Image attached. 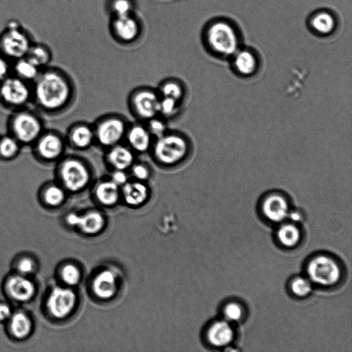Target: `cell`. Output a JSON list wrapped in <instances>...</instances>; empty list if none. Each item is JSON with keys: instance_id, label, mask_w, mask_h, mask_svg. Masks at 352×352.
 I'll use <instances>...</instances> for the list:
<instances>
[{"instance_id": "cell-1", "label": "cell", "mask_w": 352, "mask_h": 352, "mask_svg": "<svg viewBox=\"0 0 352 352\" xmlns=\"http://www.w3.org/2000/svg\"><path fill=\"white\" fill-rule=\"evenodd\" d=\"M204 42L210 52L221 58H232L240 49L241 38L236 26L230 21H212L204 31Z\"/></svg>"}, {"instance_id": "cell-2", "label": "cell", "mask_w": 352, "mask_h": 352, "mask_svg": "<svg viewBox=\"0 0 352 352\" xmlns=\"http://www.w3.org/2000/svg\"><path fill=\"white\" fill-rule=\"evenodd\" d=\"M69 88L65 78L54 72H47L38 78L36 96L38 102L47 109H56L67 100Z\"/></svg>"}, {"instance_id": "cell-3", "label": "cell", "mask_w": 352, "mask_h": 352, "mask_svg": "<svg viewBox=\"0 0 352 352\" xmlns=\"http://www.w3.org/2000/svg\"><path fill=\"white\" fill-rule=\"evenodd\" d=\"M309 280L318 285L329 287L336 285L341 278V268L333 258L320 254L311 258L306 267Z\"/></svg>"}, {"instance_id": "cell-4", "label": "cell", "mask_w": 352, "mask_h": 352, "mask_svg": "<svg viewBox=\"0 0 352 352\" xmlns=\"http://www.w3.org/2000/svg\"><path fill=\"white\" fill-rule=\"evenodd\" d=\"M31 45L26 32L16 23H10L0 35V52L12 58L25 57Z\"/></svg>"}, {"instance_id": "cell-5", "label": "cell", "mask_w": 352, "mask_h": 352, "mask_svg": "<svg viewBox=\"0 0 352 352\" xmlns=\"http://www.w3.org/2000/svg\"><path fill=\"white\" fill-rule=\"evenodd\" d=\"M155 155L163 164L171 165L182 160L188 151L185 140L178 135H162L155 145Z\"/></svg>"}, {"instance_id": "cell-6", "label": "cell", "mask_w": 352, "mask_h": 352, "mask_svg": "<svg viewBox=\"0 0 352 352\" xmlns=\"http://www.w3.org/2000/svg\"><path fill=\"white\" fill-rule=\"evenodd\" d=\"M60 175L65 186L71 191H78L88 183L89 174L86 166L76 160H68L60 166Z\"/></svg>"}, {"instance_id": "cell-7", "label": "cell", "mask_w": 352, "mask_h": 352, "mask_svg": "<svg viewBox=\"0 0 352 352\" xmlns=\"http://www.w3.org/2000/svg\"><path fill=\"white\" fill-rule=\"evenodd\" d=\"M261 208L264 217L275 223H280L286 219L289 212L288 199L280 192L266 194L262 199Z\"/></svg>"}, {"instance_id": "cell-8", "label": "cell", "mask_w": 352, "mask_h": 352, "mask_svg": "<svg viewBox=\"0 0 352 352\" xmlns=\"http://www.w3.org/2000/svg\"><path fill=\"white\" fill-rule=\"evenodd\" d=\"M76 296L69 288L56 287L50 293L47 305L50 314L57 318L67 316L76 305Z\"/></svg>"}, {"instance_id": "cell-9", "label": "cell", "mask_w": 352, "mask_h": 352, "mask_svg": "<svg viewBox=\"0 0 352 352\" xmlns=\"http://www.w3.org/2000/svg\"><path fill=\"white\" fill-rule=\"evenodd\" d=\"M12 126L16 138L23 143L36 140L41 131L39 120L28 113L17 114L12 120Z\"/></svg>"}, {"instance_id": "cell-10", "label": "cell", "mask_w": 352, "mask_h": 352, "mask_svg": "<svg viewBox=\"0 0 352 352\" xmlns=\"http://www.w3.org/2000/svg\"><path fill=\"white\" fill-rule=\"evenodd\" d=\"M111 30L114 36L122 43L134 41L140 34V25L133 14L113 16Z\"/></svg>"}, {"instance_id": "cell-11", "label": "cell", "mask_w": 352, "mask_h": 352, "mask_svg": "<svg viewBox=\"0 0 352 352\" xmlns=\"http://www.w3.org/2000/svg\"><path fill=\"white\" fill-rule=\"evenodd\" d=\"M232 67L239 76L249 78L254 76L259 67L258 55L250 49H239L232 56Z\"/></svg>"}, {"instance_id": "cell-12", "label": "cell", "mask_w": 352, "mask_h": 352, "mask_svg": "<svg viewBox=\"0 0 352 352\" xmlns=\"http://www.w3.org/2000/svg\"><path fill=\"white\" fill-rule=\"evenodd\" d=\"M0 95L11 105H21L29 97V89L25 82L17 78H6L0 87Z\"/></svg>"}, {"instance_id": "cell-13", "label": "cell", "mask_w": 352, "mask_h": 352, "mask_svg": "<svg viewBox=\"0 0 352 352\" xmlns=\"http://www.w3.org/2000/svg\"><path fill=\"white\" fill-rule=\"evenodd\" d=\"M234 338V331L230 322L226 320L214 322L207 331L209 343L215 347L229 345Z\"/></svg>"}, {"instance_id": "cell-14", "label": "cell", "mask_w": 352, "mask_h": 352, "mask_svg": "<svg viewBox=\"0 0 352 352\" xmlns=\"http://www.w3.org/2000/svg\"><path fill=\"white\" fill-rule=\"evenodd\" d=\"M6 288L10 296L18 301L30 300L35 291L33 283L21 274L11 276L7 281Z\"/></svg>"}, {"instance_id": "cell-15", "label": "cell", "mask_w": 352, "mask_h": 352, "mask_svg": "<svg viewBox=\"0 0 352 352\" xmlns=\"http://www.w3.org/2000/svg\"><path fill=\"white\" fill-rule=\"evenodd\" d=\"M335 15L329 10L314 12L309 19L310 30L317 35L324 36L333 33L336 28Z\"/></svg>"}, {"instance_id": "cell-16", "label": "cell", "mask_w": 352, "mask_h": 352, "mask_svg": "<svg viewBox=\"0 0 352 352\" xmlns=\"http://www.w3.org/2000/svg\"><path fill=\"white\" fill-rule=\"evenodd\" d=\"M124 125L118 119H109L102 122L98 128L97 135L100 142L105 146L116 144L122 138Z\"/></svg>"}, {"instance_id": "cell-17", "label": "cell", "mask_w": 352, "mask_h": 352, "mask_svg": "<svg viewBox=\"0 0 352 352\" xmlns=\"http://www.w3.org/2000/svg\"><path fill=\"white\" fill-rule=\"evenodd\" d=\"M67 221L72 226H78L84 232L89 234L98 233L104 224L102 216L97 212H91L84 216L72 213L67 217Z\"/></svg>"}, {"instance_id": "cell-18", "label": "cell", "mask_w": 352, "mask_h": 352, "mask_svg": "<svg viewBox=\"0 0 352 352\" xmlns=\"http://www.w3.org/2000/svg\"><path fill=\"white\" fill-rule=\"evenodd\" d=\"M137 113L144 118H152L159 112L160 100L157 96L148 91L139 92L133 99Z\"/></svg>"}, {"instance_id": "cell-19", "label": "cell", "mask_w": 352, "mask_h": 352, "mask_svg": "<svg viewBox=\"0 0 352 352\" xmlns=\"http://www.w3.org/2000/svg\"><path fill=\"white\" fill-rule=\"evenodd\" d=\"M93 289L96 295L100 298H111L116 291L114 274L108 270L100 272L94 280Z\"/></svg>"}, {"instance_id": "cell-20", "label": "cell", "mask_w": 352, "mask_h": 352, "mask_svg": "<svg viewBox=\"0 0 352 352\" xmlns=\"http://www.w3.org/2000/svg\"><path fill=\"white\" fill-rule=\"evenodd\" d=\"M63 150L60 139L54 134H47L41 138L37 144L38 154L45 160L58 157Z\"/></svg>"}, {"instance_id": "cell-21", "label": "cell", "mask_w": 352, "mask_h": 352, "mask_svg": "<svg viewBox=\"0 0 352 352\" xmlns=\"http://www.w3.org/2000/svg\"><path fill=\"white\" fill-rule=\"evenodd\" d=\"M122 194L125 201L128 204L138 206L146 199L148 189L141 182H126L124 184Z\"/></svg>"}, {"instance_id": "cell-22", "label": "cell", "mask_w": 352, "mask_h": 352, "mask_svg": "<svg viewBox=\"0 0 352 352\" xmlns=\"http://www.w3.org/2000/svg\"><path fill=\"white\" fill-rule=\"evenodd\" d=\"M108 161L116 170H124L132 164L133 155L127 148L118 146L109 153Z\"/></svg>"}, {"instance_id": "cell-23", "label": "cell", "mask_w": 352, "mask_h": 352, "mask_svg": "<svg viewBox=\"0 0 352 352\" xmlns=\"http://www.w3.org/2000/svg\"><path fill=\"white\" fill-rule=\"evenodd\" d=\"M276 237L283 246L293 248L298 243L300 232L295 224L283 223L277 230Z\"/></svg>"}, {"instance_id": "cell-24", "label": "cell", "mask_w": 352, "mask_h": 352, "mask_svg": "<svg viewBox=\"0 0 352 352\" xmlns=\"http://www.w3.org/2000/svg\"><path fill=\"white\" fill-rule=\"evenodd\" d=\"M119 186L113 181H107L100 183L96 190V195L102 204L113 205L119 198Z\"/></svg>"}, {"instance_id": "cell-25", "label": "cell", "mask_w": 352, "mask_h": 352, "mask_svg": "<svg viewBox=\"0 0 352 352\" xmlns=\"http://www.w3.org/2000/svg\"><path fill=\"white\" fill-rule=\"evenodd\" d=\"M10 330L17 338L26 337L31 331L32 322L23 312H16L10 316Z\"/></svg>"}, {"instance_id": "cell-26", "label": "cell", "mask_w": 352, "mask_h": 352, "mask_svg": "<svg viewBox=\"0 0 352 352\" xmlns=\"http://www.w3.org/2000/svg\"><path fill=\"white\" fill-rule=\"evenodd\" d=\"M128 140L131 146L139 152L146 151L150 145L148 132L140 126H134L130 130Z\"/></svg>"}, {"instance_id": "cell-27", "label": "cell", "mask_w": 352, "mask_h": 352, "mask_svg": "<svg viewBox=\"0 0 352 352\" xmlns=\"http://www.w3.org/2000/svg\"><path fill=\"white\" fill-rule=\"evenodd\" d=\"M28 60L38 67L45 65L50 59V53L48 48L43 45H31L25 55Z\"/></svg>"}, {"instance_id": "cell-28", "label": "cell", "mask_w": 352, "mask_h": 352, "mask_svg": "<svg viewBox=\"0 0 352 352\" xmlns=\"http://www.w3.org/2000/svg\"><path fill=\"white\" fill-rule=\"evenodd\" d=\"M15 71L20 78L32 80L37 76L38 67L26 57H23L18 59L15 65Z\"/></svg>"}, {"instance_id": "cell-29", "label": "cell", "mask_w": 352, "mask_h": 352, "mask_svg": "<svg viewBox=\"0 0 352 352\" xmlns=\"http://www.w3.org/2000/svg\"><path fill=\"white\" fill-rule=\"evenodd\" d=\"M93 137L92 131L89 128L80 126L73 131L71 138L76 146L85 148L91 143Z\"/></svg>"}, {"instance_id": "cell-30", "label": "cell", "mask_w": 352, "mask_h": 352, "mask_svg": "<svg viewBox=\"0 0 352 352\" xmlns=\"http://www.w3.org/2000/svg\"><path fill=\"white\" fill-rule=\"evenodd\" d=\"M311 283L308 278L298 276L291 281L290 289L295 296L305 297L310 294L312 289Z\"/></svg>"}, {"instance_id": "cell-31", "label": "cell", "mask_w": 352, "mask_h": 352, "mask_svg": "<svg viewBox=\"0 0 352 352\" xmlns=\"http://www.w3.org/2000/svg\"><path fill=\"white\" fill-rule=\"evenodd\" d=\"M109 8L113 16L133 14L134 4L132 0H111Z\"/></svg>"}, {"instance_id": "cell-32", "label": "cell", "mask_w": 352, "mask_h": 352, "mask_svg": "<svg viewBox=\"0 0 352 352\" xmlns=\"http://www.w3.org/2000/svg\"><path fill=\"white\" fill-rule=\"evenodd\" d=\"M43 197L47 204L58 206L64 200L65 192L59 186L52 185L45 189Z\"/></svg>"}, {"instance_id": "cell-33", "label": "cell", "mask_w": 352, "mask_h": 352, "mask_svg": "<svg viewBox=\"0 0 352 352\" xmlns=\"http://www.w3.org/2000/svg\"><path fill=\"white\" fill-rule=\"evenodd\" d=\"M19 149L18 143L12 137L6 136L0 140V155L10 158L15 155Z\"/></svg>"}, {"instance_id": "cell-34", "label": "cell", "mask_w": 352, "mask_h": 352, "mask_svg": "<svg viewBox=\"0 0 352 352\" xmlns=\"http://www.w3.org/2000/svg\"><path fill=\"white\" fill-rule=\"evenodd\" d=\"M223 315L224 320L230 322H237L243 316V309L241 305L235 302L227 303L223 309Z\"/></svg>"}, {"instance_id": "cell-35", "label": "cell", "mask_w": 352, "mask_h": 352, "mask_svg": "<svg viewBox=\"0 0 352 352\" xmlns=\"http://www.w3.org/2000/svg\"><path fill=\"white\" fill-rule=\"evenodd\" d=\"M61 276L64 282L67 285H74L78 283L80 278V273L76 266L72 264H68L62 269Z\"/></svg>"}, {"instance_id": "cell-36", "label": "cell", "mask_w": 352, "mask_h": 352, "mask_svg": "<svg viewBox=\"0 0 352 352\" xmlns=\"http://www.w3.org/2000/svg\"><path fill=\"white\" fill-rule=\"evenodd\" d=\"M164 97L170 98L179 101L183 96L181 87L175 82H167L162 87Z\"/></svg>"}, {"instance_id": "cell-37", "label": "cell", "mask_w": 352, "mask_h": 352, "mask_svg": "<svg viewBox=\"0 0 352 352\" xmlns=\"http://www.w3.org/2000/svg\"><path fill=\"white\" fill-rule=\"evenodd\" d=\"M177 102L172 98L164 97L160 100L159 112L166 116L173 115L177 109Z\"/></svg>"}, {"instance_id": "cell-38", "label": "cell", "mask_w": 352, "mask_h": 352, "mask_svg": "<svg viewBox=\"0 0 352 352\" xmlns=\"http://www.w3.org/2000/svg\"><path fill=\"white\" fill-rule=\"evenodd\" d=\"M34 263L29 258L21 259L17 265L20 274L26 276L31 274L34 270Z\"/></svg>"}, {"instance_id": "cell-39", "label": "cell", "mask_w": 352, "mask_h": 352, "mask_svg": "<svg viewBox=\"0 0 352 352\" xmlns=\"http://www.w3.org/2000/svg\"><path fill=\"white\" fill-rule=\"evenodd\" d=\"M165 125L164 123L157 120H152L149 124L150 131L157 138L164 135L165 132Z\"/></svg>"}, {"instance_id": "cell-40", "label": "cell", "mask_w": 352, "mask_h": 352, "mask_svg": "<svg viewBox=\"0 0 352 352\" xmlns=\"http://www.w3.org/2000/svg\"><path fill=\"white\" fill-rule=\"evenodd\" d=\"M133 176L140 181L146 180L149 176L148 168L142 164L135 165L133 168Z\"/></svg>"}, {"instance_id": "cell-41", "label": "cell", "mask_w": 352, "mask_h": 352, "mask_svg": "<svg viewBox=\"0 0 352 352\" xmlns=\"http://www.w3.org/2000/svg\"><path fill=\"white\" fill-rule=\"evenodd\" d=\"M128 177L122 170H116L112 175V179L118 186L124 185L127 182Z\"/></svg>"}, {"instance_id": "cell-42", "label": "cell", "mask_w": 352, "mask_h": 352, "mask_svg": "<svg viewBox=\"0 0 352 352\" xmlns=\"http://www.w3.org/2000/svg\"><path fill=\"white\" fill-rule=\"evenodd\" d=\"M11 316L10 307L5 304H0V320H6Z\"/></svg>"}, {"instance_id": "cell-43", "label": "cell", "mask_w": 352, "mask_h": 352, "mask_svg": "<svg viewBox=\"0 0 352 352\" xmlns=\"http://www.w3.org/2000/svg\"><path fill=\"white\" fill-rule=\"evenodd\" d=\"M8 65L6 60L0 56V80L3 79L8 74Z\"/></svg>"}, {"instance_id": "cell-44", "label": "cell", "mask_w": 352, "mask_h": 352, "mask_svg": "<svg viewBox=\"0 0 352 352\" xmlns=\"http://www.w3.org/2000/svg\"><path fill=\"white\" fill-rule=\"evenodd\" d=\"M287 218H289L293 223H297L302 220V216L301 213L298 211L289 210Z\"/></svg>"}]
</instances>
